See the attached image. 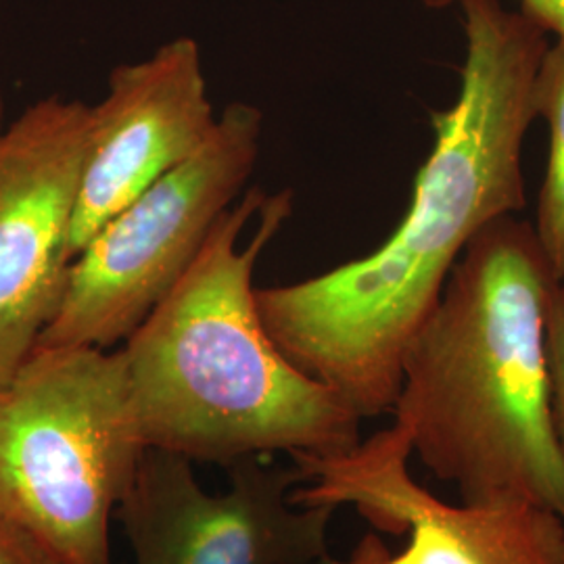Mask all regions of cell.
Instances as JSON below:
<instances>
[{"label":"cell","instance_id":"cell-12","mask_svg":"<svg viewBox=\"0 0 564 564\" xmlns=\"http://www.w3.org/2000/svg\"><path fill=\"white\" fill-rule=\"evenodd\" d=\"M0 564H65L18 524L0 521Z\"/></svg>","mask_w":564,"mask_h":564},{"label":"cell","instance_id":"cell-8","mask_svg":"<svg viewBox=\"0 0 564 564\" xmlns=\"http://www.w3.org/2000/svg\"><path fill=\"white\" fill-rule=\"evenodd\" d=\"M88 128L90 105L51 95L0 134V387L59 312Z\"/></svg>","mask_w":564,"mask_h":564},{"label":"cell","instance_id":"cell-5","mask_svg":"<svg viewBox=\"0 0 564 564\" xmlns=\"http://www.w3.org/2000/svg\"><path fill=\"white\" fill-rule=\"evenodd\" d=\"M263 113L230 102L202 149L144 188L74 258L36 347L109 349L176 286L214 226L239 202L262 149Z\"/></svg>","mask_w":564,"mask_h":564},{"label":"cell","instance_id":"cell-7","mask_svg":"<svg viewBox=\"0 0 564 564\" xmlns=\"http://www.w3.org/2000/svg\"><path fill=\"white\" fill-rule=\"evenodd\" d=\"M400 424L335 456H291L305 477L295 505H351L377 531L408 535L375 564H564L563 519L542 506L449 505L419 484Z\"/></svg>","mask_w":564,"mask_h":564},{"label":"cell","instance_id":"cell-13","mask_svg":"<svg viewBox=\"0 0 564 564\" xmlns=\"http://www.w3.org/2000/svg\"><path fill=\"white\" fill-rule=\"evenodd\" d=\"M424 9H445L456 0H416ZM521 13L535 21L545 34H554L558 44H564V0H519Z\"/></svg>","mask_w":564,"mask_h":564},{"label":"cell","instance_id":"cell-1","mask_svg":"<svg viewBox=\"0 0 564 564\" xmlns=\"http://www.w3.org/2000/svg\"><path fill=\"white\" fill-rule=\"evenodd\" d=\"M466 41L458 97L431 113L433 149L395 232L370 256L307 281L256 289L284 358L358 419L391 412L405 351L454 265L489 224L524 207L523 144L547 34L500 0H456Z\"/></svg>","mask_w":564,"mask_h":564},{"label":"cell","instance_id":"cell-15","mask_svg":"<svg viewBox=\"0 0 564 564\" xmlns=\"http://www.w3.org/2000/svg\"><path fill=\"white\" fill-rule=\"evenodd\" d=\"M4 130V97H2V90H0V134Z\"/></svg>","mask_w":564,"mask_h":564},{"label":"cell","instance_id":"cell-6","mask_svg":"<svg viewBox=\"0 0 564 564\" xmlns=\"http://www.w3.org/2000/svg\"><path fill=\"white\" fill-rule=\"evenodd\" d=\"M230 489L207 494L181 454L147 447L116 510L137 564H328L337 506L295 505L302 470L265 458L226 466Z\"/></svg>","mask_w":564,"mask_h":564},{"label":"cell","instance_id":"cell-3","mask_svg":"<svg viewBox=\"0 0 564 564\" xmlns=\"http://www.w3.org/2000/svg\"><path fill=\"white\" fill-rule=\"evenodd\" d=\"M554 284L533 226L500 218L466 247L405 351L395 424L464 505L542 506L563 519L547 354Z\"/></svg>","mask_w":564,"mask_h":564},{"label":"cell","instance_id":"cell-11","mask_svg":"<svg viewBox=\"0 0 564 564\" xmlns=\"http://www.w3.org/2000/svg\"><path fill=\"white\" fill-rule=\"evenodd\" d=\"M547 354L552 377V410L564 452V282H556L547 303ZM564 523V514H563Z\"/></svg>","mask_w":564,"mask_h":564},{"label":"cell","instance_id":"cell-2","mask_svg":"<svg viewBox=\"0 0 564 564\" xmlns=\"http://www.w3.org/2000/svg\"><path fill=\"white\" fill-rule=\"evenodd\" d=\"M291 214V191H247L126 339L144 447L230 466L281 452L335 456L362 442V419L284 358L258 312L256 263Z\"/></svg>","mask_w":564,"mask_h":564},{"label":"cell","instance_id":"cell-10","mask_svg":"<svg viewBox=\"0 0 564 564\" xmlns=\"http://www.w3.org/2000/svg\"><path fill=\"white\" fill-rule=\"evenodd\" d=\"M535 116L547 123L550 153L535 237L554 281L564 282V44H550L535 78Z\"/></svg>","mask_w":564,"mask_h":564},{"label":"cell","instance_id":"cell-4","mask_svg":"<svg viewBox=\"0 0 564 564\" xmlns=\"http://www.w3.org/2000/svg\"><path fill=\"white\" fill-rule=\"evenodd\" d=\"M121 351L36 347L0 387V521L65 564H111L142 452Z\"/></svg>","mask_w":564,"mask_h":564},{"label":"cell","instance_id":"cell-14","mask_svg":"<svg viewBox=\"0 0 564 564\" xmlns=\"http://www.w3.org/2000/svg\"><path fill=\"white\" fill-rule=\"evenodd\" d=\"M387 550L383 540L377 533H366L360 544L354 547L349 558L345 561H330L328 564H375L377 558Z\"/></svg>","mask_w":564,"mask_h":564},{"label":"cell","instance_id":"cell-9","mask_svg":"<svg viewBox=\"0 0 564 564\" xmlns=\"http://www.w3.org/2000/svg\"><path fill=\"white\" fill-rule=\"evenodd\" d=\"M216 121L195 39H174L147 59L118 65L105 99L90 107L72 258L144 188L195 155Z\"/></svg>","mask_w":564,"mask_h":564}]
</instances>
